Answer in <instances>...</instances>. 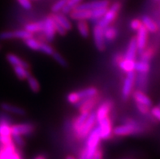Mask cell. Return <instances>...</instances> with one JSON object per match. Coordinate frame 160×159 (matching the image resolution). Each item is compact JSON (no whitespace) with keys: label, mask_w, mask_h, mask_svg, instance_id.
I'll list each match as a JSON object with an SVG mask.
<instances>
[{"label":"cell","mask_w":160,"mask_h":159,"mask_svg":"<svg viewBox=\"0 0 160 159\" xmlns=\"http://www.w3.org/2000/svg\"><path fill=\"white\" fill-rule=\"evenodd\" d=\"M144 128L136 120L128 118L124 120V124L113 128V135L116 137H125L130 135H138L143 132Z\"/></svg>","instance_id":"obj_1"},{"label":"cell","mask_w":160,"mask_h":159,"mask_svg":"<svg viewBox=\"0 0 160 159\" xmlns=\"http://www.w3.org/2000/svg\"><path fill=\"white\" fill-rule=\"evenodd\" d=\"M85 141H86V145L85 146V148L86 149V153H87V159H91L99 146L100 141H101L99 130H98V126H94V127L92 129L91 132L88 135Z\"/></svg>","instance_id":"obj_2"},{"label":"cell","mask_w":160,"mask_h":159,"mask_svg":"<svg viewBox=\"0 0 160 159\" xmlns=\"http://www.w3.org/2000/svg\"><path fill=\"white\" fill-rule=\"evenodd\" d=\"M96 123L97 122H96L95 112H90L84 124L74 133L76 138L79 141H83L86 139L89 132L95 126Z\"/></svg>","instance_id":"obj_3"},{"label":"cell","mask_w":160,"mask_h":159,"mask_svg":"<svg viewBox=\"0 0 160 159\" xmlns=\"http://www.w3.org/2000/svg\"><path fill=\"white\" fill-rule=\"evenodd\" d=\"M121 9V3L120 2H116L112 4V6L110 7L108 9V11L106 12L105 15L101 18V20L97 23L98 24H99L100 26L102 28L111 25L112 23H113L116 19L117 18L118 13Z\"/></svg>","instance_id":"obj_4"},{"label":"cell","mask_w":160,"mask_h":159,"mask_svg":"<svg viewBox=\"0 0 160 159\" xmlns=\"http://www.w3.org/2000/svg\"><path fill=\"white\" fill-rule=\"evenodd\" d=\"M0 159H23L22 153L14 143L0 145Z\"/></svg>","instance_id":"obj_5"},{"label":"cell","mask_w":160,"mask_h":159,"mask_svg":"<svg viewBox=\"0 0 160 159\" xmlns=\"http://www.w3.org/2000/svg\"><path fill=\"white\" fill-rule=\"evenodd\" d=\"M97 123L101 140L108 141L111 139L113 136V132H112L113 127H112V122L110 116H107L101 120L97 121Z\"/></svg>","instance_id":"obj_6"},{"label":"cell","mask_w":160,"mask_h":159,"mask_svg":"<svg viewBox=\"0 0 160 159\" xmlns=\"http://www.w3.org/2000/svg\"><path fill=\"white\" fill-rule=\"evenodd\" d=\"M99 99L100 97L98 95L89 98H82L74 106L79 109L80 113H90L98 103Z\"/></svg>","instance_id":"obj_7"},{"label":"cell","mask_w":160,"mask_h":159,"mask_svg":"<svg viewBox=\"0 0 160 159\" xmlns=\"http://www.w3.org/2000/svg\"><path fill=\"white\" fill-rule=\"evenodd\" d=\"M33 37V34L26 30H14V31H4L0 32V41L11 40V39H27Z\"/></svg>","instance_id":"obj_8"},{"label":"cell","mask_w":160,"mask_h":159,"mask_svg":"<svg viewBox=\"0 0 160 159\" xmlns=\"http://www.w3.org/2000/svg\"><path fill=\"white\" fill-rule=\"evenodd\" d=\"M136 74V72L134 71V72L127 73L126 75L124 84H123V88H122V97L124 100H127L132 93L134 84H135Z\"/></svg>","instance_id":"obj_9"},{"label":"cell","mask_w":160,"mask_h":159,"mask_svg":"<svg viewBox=\"0 0 160 159\" xmlns=\"http://www.w3.org/2000/svg\"><path fill=\"white\" fill-rule=\"evenodd\" d=\"M93 39H94V44L97 50L100 52H102L106 50L107 45L103 35V28L101 27L99 24H96L93 29Z\"/></svg>","instance_id":"obj_10"},{"label":"cell","mask_w":160,"mask_h":159,"mask_svg":"<svg viewBox=\"0 0 160 159\" xmlns=\"http://www.w3.org/2000/svg\"><path fill=\"white\" fill-rule=\"evenodd\" d=\"M35 130L33 124L29 123H19V124L11 125V132L12 135L27 136L32 134Z\"/></svg>","instance_id":"obj_11"},{"label":"cell","mask_w":160,"mask_h":159,"mask_svg":"<svg viewBox=\"0 0 160 159\" xmlns=\"http://www.w3.org/2000/svg\"><path fill=\"white\" fill-rule=\"evenodd\" d=\"M114 102L111 99H108L102 103L95 111L96 122L104 119L107 116H110V113L112 112Z\"/></svg>","instance_id":"obj_12"},{"label":"cell","mask_w":160,"mask_h":159,"mask_svg":"<svg viewBox=\"0 0 160 159\" xmlns=\"http://www.w3.org/2000/svg\"><path fill=\"white\" fill-rule=\"evenodd\" d=\"M42 32L47 42H52L55 38L56 31L51 14L44 20V29Z\"/></svg>","instance_id":"obj_13"},{"label":"cell","mask_w":160,"mask_h":159,"mask_svg":"<svg viewBox=\"0 0 160 159\" xmlns=\"http://www.w3.org/2000/svg\"><path fill=\"white\" fill-rule=\"evenodd\" d=\"M138 34L135 37L137 41V46H138V52H142L143 50L146 47V43L148 40V31L145 28V26L142 24L140 28L138 29Z\"/></svg>","instance_id":"obj_14"},{"label":"cell","mask_w":160,"mask_h":159,"mask_svg":"<svg viewBox=\"0 0 160 159\" xmlns=\"http://www.w3.org/2000/svg\"><path fill=\"white\" fill-rule=\"evenodd\" d=\"M109 0H97V1H93V2L80 3L74 9H77V10L93 11L94 9H97V8L102 7H109Z\"/></svg>","instance_id":"obj_15"},{"label":"cell","mask_w":160,"mask_h":159,"mask_svg":"<svg viewBox=\"0 0 160 159\" xmlns=\"http://www.w3.org/2000/svg\"><path fill=\"white\" fill-rule=\"evenodd\" d=\"M68 15L70 18L74 20H87L91 19L92 11L73 9Z\"/></svg>","instance_id":"obj_16"},{"label":"cell","mask_w":160,"mask_h":159,"mask_svg":"<svg viewBox=\"0 0 160 159\" xmlns=\"http://www.w3.org/2000/svg\"><path fill=\"white\" fill-rule=\"evenodd\" d=\"M137 53H138L137 41L136 37H133L129 41V43L128 45V48H127L125 54H124V58H127V59H131V60H136Z\"/></svg>","instance_id":"obj_17"},{"label":"cell","mask_w":160,"mask_h":159,"mask_svg":"<svg viewBox=\"0 0 160 159\" xmlns=\"http://www.w3.org/2000/svg\"><path fill=\"white\" fill-rule=\"evenodd\" d=\"M0 108L2 109L3 111H5V112L12 113V114L20 115V116L26 115V111L24 109L21 108V107H16V106L12 105L10 103L2 102L0 104Z\"/></svg>","instance_id":"obj_18"},{"label":"cell","mask_w":160,"mask_h":159,"mask_svg":"<svg viewBox=\"0 0 160 159\" xmlns=\"http://www.w3.org/2000/svg\"><path fill=\"white\" fill-rule=\"evenodd\" d=\"M6 58L8 62L10 63L12 66L16 67V66H20L24 67L25 68L29 69L30 68V65L28 64V62H25L24 59L20 58V57H18L17 55L14 54H12V53H9L6 55Z\"/></svg>","instance_id":"obj_19"},{"label":"cell","mask_w":160,"mask_h":159,"mask_svg":"<svg viewBox=\"0 0 160 159\" xmlns=\"http://www.w3.org/2000/svg\"><path fill=\"white\" fill-rule=\"evenodd\" d=\"M103 35L105 38L106 43H112L116 40L118 35V30L116 27L108 25L103 28Z\"/></svg>","instance_id":"obj_20"},{"label":"cell","mask_w":160,"mask_h":159,"mask_svg":"<svg viewBox=\"0 0 160 159\" xmlns=\"http://www.w3.org/2000/svg\"><path fill=\"white\" fill-rule=\"evenodd\" d=\"M52 17L56 20L57 22L60 24L61 26L66 29V31H69L72 29V24L70 20L65 16V15L62 14L61 12H57V13H53Z\"/></svg>","instance_id":"obj_21"},{"label":"cell","mask_w":160,"mask_h":159,"mask_svg":"<svg viewBox=\"0 0 160 159\" xmlns=\"http://www.w3.org/2000/svg\"><path fill=\"white\" fill-rule=\"evenodd\" d=\"M44 29V20H41L38 22H32L24 25V30L31 32L32 34L43 32Z\"/></svg>","instance_id":"obj_22"},{"label":"cell","mask_w":160,"mask_h":159,"mask_svg":"<svg viewBox=\"0 0 160 159\" xmlns=\"http://www.w3.org/2000/svg\"><path fill=\"white\" fill-rule=\"evenodd\" d=\"M133 96V99L135 100V102L138 103H141V104H143V105L148 106V107H151L152 105V102L150 99V97L147 96L146 94H145L141 90H137L135 91L132 94Z\"/></svg>","instance_id":"obj_23"},{"label":"cell","mask_w":160,"mask_h":159,"mask_svg":"<svg viewBox=\"0 0 160 159\" xmlns=\"http://www.w3.org/2000/svg\"><path fill=\"white\" fill-rule=\"evenodd\" d=\"M135 63H136V60H131V59H127L124 58L118 66L123 72L128 73L135 71Z\"/></svg>","instance_id":"obj_24"},{"label":"cell","mask_w":160,"mask_h":159,"mask_svg":"<svg viewBox=\"0 0 160 159\" xmlns=\"http://www.w3.org/2000/svg\"><path fill=\"white\" fill-rule=\"evenodd\" d=\"M142 22L148 32L154 33V32H156L158 31V25L152 18H150V16H143L142 19Z\"/></svg>","instance_id":"obj_25"},{"label":"cell","mask_w":160,"mask_h":159,"mask_svg":"<svg viewBox=\"0 0 160 159\" xmlns=\"http://www.w3.org/2000/svg\"><path fill=\"white\" fill-rule=\"evenodd\" d=\"M89 115V113H80V115L73 120L72 124L73 133H75L84 124Z\"/></svg>","instance_id":"obj_26"},{"label":"cell","mask_w":160,"mask_h":159,"mask_svg":"<svg viewBox=\"0 0 160 159\" xmlns=\"http://www.w3.org/2000/svg\"><path fill=\"white\" fill-rule=\"evenodd\" d=\"M13 70H14V72L15 74H16V77H18L20 80H21V81L26 80V79L31 75L29 69L25 68L24 67H13Z\"/></svg>","instance_id":"obj_27"},{"label":"cell","mask_w":160,"mask_h":159,"mask_svg":"<svg viewBox=\"0 0 160 159\" xmlns=\"http://www.w3.org/2000/svg\"><path fill=\"white\" fill-rule=\"evenodd\" d=\"M77 26L81 36L84 38H87L89 36V28L87 21L86 20H78Z\"/></svg>","instance_id":"obj_28"},{"label":"cell","mask_w":160,"mask_h":159,"mask_svg":"<svg viewBox=\"0 0 160 159\" xmlns=\"http://www.w3.org/2000/svg\"><path fill=\"white\" fill-rule=\"evenodd\" d=\"M78 93H79L81 99L89 98V97H94L98 94V90L95 87H89V88L78 91Z\"/></svg>","instance_id":"obj_29"},{"label":"cell","mask_w":160,"mask_h":159,"mask_svg":"<svg viewBox=\"0 0 160 159\" xmlns=\"http://www.w3.org/2000/svg\"><path fill=\"white\" fill-rule=\"evenodd\" d=\"M150 63L147 61L141 60L136 61L135 63V72H138V73H144L147 74L150 72Z\"/></svg>","instance_id":"obj_30"},{"label":"cell","mask_w":160,"mask_h":159,"mask_svg":"<svg viewBox=\"0 0 160 159\" xmlns=\"http://www.w3.org/2000/svg\"><path fill=\"white\" fill-rule=\"evenodd\" d=\"M108 7H102L97 8V9H94V10L92 11V16H91V21L95 23V24H97L102 16L105 15L106 12L108 11Z\"/></svg>","instance_id":"obj_31"},{"label":"cell","mask_w":160,"mask_h":159,"mask_svg":"<svg viewBox=\"0 0 160 159\" xmlns=\"http://www.w3.org/2000/svg\"><path fill=\"white\" fill-rule=\"evenodd\" d=\"M24 44L26 45L28 48L32 50V51H39V50H40L41 43L42 42H39L37 38L33 37H29V38L24 39Z\"/></svg>","instance_id":"obj_32"},{"label":"cell","mask_w":160,"mask_h":159,"mask_svg":"<svg viewBox=\"0 0 160 159\" xmlns=\"http://www.w3.org/2000/svg\"><path fill=\"white\" fill-rule=\"evenodd\" d=\"M26 80L28 81V86H29L30 89L32 90V92L35 93H38L39 91H40V85H39L38 80L34 77H32V75H30Z\"/></svg>","instance_id":"obj_33"},{"label":"cell","mask_w":160,"mask_h":159,"mask_svg":"<svg viewBox=\"0 0 160 159\" xmlns=\"http://www.w3.org/2000/svg\"><path fill=\"white\" fill-rule=\"evenodd\" d=\"M135 82L137 83L138 86L141 89H144L145 87L146 86V84H147V74H144V73L136 74Z\"/></svg>","instance_id":"obj_34"},{"label":"cell","mask_w":160,"mask_h":159,"mask_svg":"<svg viewBox=\"0 0 160 159\" xmlns=\"http://www.w3.org/2000/svg\"><path fill=\"white\" fill-rule=\"evenodd\" d=\"M154 54V50L153 48H145L142 52H140V59L144 61H149L152 58Z\"/></svg>","instance_id":"obj_35"},{"label":"cell","mask_w":160,"mask_h":159,"mask_svg":"<svg viewBox=\"0 0 160 159\" xmlns=\"http://www.w3.org/2000/svg\"><path fill=\"white\" fill-rule=\"evenodd\" d=\"M51 57H52V58L55 59V62H58L60 66L63 67H68V62L59 52H57V51H55V52L53 53Z\"/></svg>","instance_id":"obj_36"},{"label":"cell","mask_w":160,"mask_h":159,"mask_svg":"<svg viewBox=\"0 0 160 159\" xmlns=\"http://www.w3.org/2000/svg\"><path fill=\"white\" fill-rule=\"evenodd\" d=\"M81 100L80 95L78 93V91H75V92H72V93H68L67 96V101L68 103L72 104V105H75L78 102Z\"/></svg>","instance_id":"obj_37"},{"label":"cell","mask_w":160,"mask_h":159,"mask_svg":"<svg viewBox=\"0 0 160 159\" xmlns=\"http://www.w3.org/2000/svg\"><path fill=\"white\" fill-rule=\"evenodd\" d=\"M12 138L14 145H16V147L19 148V149H22V148H24L25 146V141H24L22 136L12 135Z\"/></svg>","instance_id":"obj_38"},{"label":"cell","mask_w":160,"mask_h":159,"mask_svg":"<svg viewBox=\"0 0 160 159\" xmlns=\"http://www.w3.org/2000/svg\"><path fill=\"white\" fill-rule=\"evenodd\" d=\"M39 51L47 54V55H52V54L55 52V50L51 46L48 44L47 42H42L41 43V47Z\"/></svg>","instance_id":"obj_39"},{"label":"cell","mask_w":160,"mask_h":159,"mask_svg":"<svg viewBox=\"0 0 160 159\" xmlns=\"http://www.w3.org/2000/svg\"><path fill=\"white\" fill-rule=\"evenodd\" d=\"M68 1V0H59L58 2H55L52 6V7H51V11H52L53 13L60 12V11L62 10V8L67 4Z\"/></svg>","instance_id":"obj_40"},{"label":"cell","mask_w":160,"mask_h":159,"mask_svg":"<svg viewBox=\"0 0 160 159\" xmlns=\"http://www.w3.org/2000/svg\"><path fill=\"white\" fill-rule=\"evenodd\" d=\"M51 16H52V15H51ZM53 20H54V24H55V31H56L57 33H59L60 36H65V35H66V33H67V31H66V29H65L63 27L61 26L60 24L57 22L56 20H55L54 18H53Z\"/></svg>","instance_id":"obj_41"},{"label":"cell","mask_w":160,"mask_h":159,"mask_svg":"<svg viewBox=\"0 0 160 159\" xmlns=\"http://www.w3.org/2000/svg\"><path fill=\"white\" fill-rule=\"evenodd\" d=\"M136 105L139 112L142 113V115H148L149 113H150V107H148V106L143 105V104L138 102H136Z\"/></svg>","instance_id":"obj_42"},{"label":"cell","mask_w":160,"mask_h":159,"mask_svg":"<svg viewBox=\"0 0 160 159\" xmlns=\"http://www.w3.org/2000/svg\"><path fill=\"white\" fill-rule=\"evenodd\" d=\"M142 25V20H139V19H133V20L130 22V27H131V28L134 31H138Z\"/></svg>","instance_id":"obj_43"},{"label":"cell","mask_w":160,"mask_h":159,"mask_svg":"<svg viewBox=\"0 0 160 159\" xmlns=\"http://www.w3.org/2000/svg\"><path fill=\"white\" fill-rule=\"evenodd\" d=\"M0 135L12 136L11 126H9V125H0Z\"/></svg>","instance_id":"obj_44"},{"label":"cell","mask_w":160,"mask_h":159,"mask_svg":"<svg viewBox=\"0 0 160 159\" xmlns=\"http://www.w3.org/2000/svg\"><path fill=\"white\" fill-rule=\"evenodd\" d=\"M13 143L12 136H1L0 135V145H9Z\"/></svg>","instance_id":"obj_45"},{"label":"cell","mask_w":160,"mask_h":159,"mask_svg":"<svg viewBox=\"0 0 160 159\" xmlns=\"http://www.w3.org/2000/svg\"><path fill=\"white\" fill-rule=\"evenodd\" d=\"M17 2L20 6L26 10H29L32 8V3H31L30 0H17Z\"/></svg>","instance_id":"obj_46"},{"label":"cell","mask_w":160,"mask_h":159,"mask_svg":"<svg viewBox=\"0 0 160 159\" xmlns=\"http://www.w3.org/2000/svg\"><path fill=\"white\" fill-rule=\"evenodd\" d=\"M150 112L154 118H155L157 120L160 121V107H153V108L150 110Z\"/></svg>","instance_id":"obj_47"},{"label":"cell","mask_w":160,"mask_h":159,"mask_svg":"<svg viewBox=\"0 0 160 159\" xmlns=\"http://www.w3.org/2000/svg\"><path fill=\"white\" fill-rule=\"evenodd\" d=\"M124 58V54H121V53H118V54H116V55L114 56L113 63L115 65H116V66H118V65H119V63L121 62L122 59H123Z\"/></svg>","instance_id":"obj_48"},{"label":"cell","mask_w":160,"mask_h":159,"mask_svg":"<svg viewBox=\"0 0 160 159\" xmlns=\"http://www.w3.org/2000/svg\"><path fill=\"white\" fill-rule=\"evenodd\" d=\"M82 1H83V0H68L66 5H67L68 7L72 8V9L73 10V9L77 6V5H79L80 3H81Z\"/></svg>","instance_id":"obj_49"},{"label":"cell","mask_w":160,"mask_h":159,"mask_svg":"<svg viewBox=\"0 0 160 159\" xmlns=\"http://www.w3.org/2000/svg\"><path fill=\"white\" fill-rule=\"evenodd\" d=\"M103 158V151L101 148H98L96 152L93 156V159H102Z\"/></svg>","instance_id":"obj_50"},{"label":"cell","mask_w":160,"mask_h":159,"mask_svg":"<svg viewBox=\"0 0 160 159\" xmlns=\"http://www.w3.org/2000/svg\"><path fill=\"white\" fill-rule=\"evenodd\" d=\"M78 159H87V153H86V149H85V147L81 150H80Z\"/></svg>","instance_id":"obj_51"},{"label":"cell","mask_w":160,"mask_h":159,"mask_svg":"<svg viewBox=\"0 0 160 159\" xmlns=\"http://www.w3.org/2000/svg\"><path fill=\"white\" fill-rule=\"evenodd\" d=\"M34 159H47V157L45 155H43V154H39V155L36 156V157H34Z\"/></svg>","instance_id":"obj_52"},{"label":"cell","mask_w":160,"mask_h":159,"mask_svg":"<svg viewBox=\"0 0 160 159\" xmlns=\"http://www.w3.org/2000/svg\"><path fill=\"white\" fill-rule=\"evenodd\" d=\"M66 159H76V158L74 157H72V156L69 155V156H68L67 157H66Z\"/></svg>","instance_id":"obj_53"},{"label":"cell","mask_w":160,"mask_h":159,"mask_svg":"<svg viewBox=\"0 0 160 159\" xmlns=\"http://www.w3.org/2000/svg\"><path fill=\"white\" fill-rule=\"evenodd\" d=\"M1 48H2V47H1V45H0V50H1Z\"/></svg>","instance_id":"obj_54"},{"label":"cell","mask_w":160,"mask_h":159,"mask_svg":"<svg viewBox=\"0 0 160 159\" xmlns=\"http://www.w3.org/2000/svg\"><path fill=\"white\" fill-rule=\"evenodd\" d=\"M159 107H160V105H159Z\"/></svg>","instance_id":"obj_55"}]
</instances>
